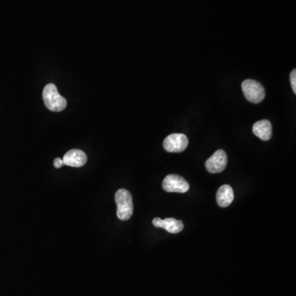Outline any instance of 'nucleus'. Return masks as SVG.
Instances as JSON below:
<instances>
[{
	"label": "nucleus",
	"instance_id": "nucleus-1",
	"mask_svg": "<svg viewBox=\"0 0 296 296\" xmlns=\"http://www.w3.org/2000/svg\"><path fill=\"white\" fill-rule=\"evenodd\" d=\"M42 96L45 106L51 111L60 112L66 108V99L58 93V89L53 83L45 86Z\"/></svg>",
	"mask_w": 296,
	"mask_h": 296
},
{
	"label": "nucleus",
	"instance_id": "nucleus-2",
	"mask_svg": "<svg viewBox=\"0 0 296 296\" xmlns=\"http://www.w3.org/2000/svg\"><path fill=\"white\" fill-rule=\"evenodd\" d=\"M117 204V217L121 221H128L133 213V204L131 193L126 189L121 188L115 193Z\"/></svg>",
	"mask_w": 296,
	"mask_h": 296
},
{
	"label": "nucleus",
	"instance_id": "nucleus-3",
	"mask_svg": "<svg viewBox=\"0 0 296 296\" xmlns=\"http://www.w3.org/2000/svg\"><path fill=\"white\" fill-rule=\"evenodd\" d=\"M242 90L246 99L252 103H260L266 95L265 89L261 83L255 80L247 79L242 83Z\"/></svg>",
	"mask_w": 296,
	"mask_h": 296
},
{
	"label": "nucleus",
	"instance_id": "nucleus-4",
	"mask_svg": "<svg viewBox=\"0 0 296 296\" xmlns=\"http://www.w3.org/2000/svg\"><path fill=\"white\" fill-rule=\"evenodd\" d=\"M162 187L168 193H184L188 192L189 185L185 178L178 175H169L165 178Z\"/></svg>",
	"mask_w": 296,
	"mask_h": 296
},
{
	"label": "nucleus",
	"instance_id": "nucleus-5",
	"mask_svg": "<svg viewBox=\"0 0 296 296\" xmlns=\"http://www.w3.org/2000/svg\"><path fill=\"white\" fill-rule=\"evenodd\" d=\"M188 145L187 136L183 133H173L166 138L163 143L165 150L168 152H182Z\"/></svg>",
	"mask_w": 296,
	"mask_h": 296
},
{
	"label": "nucleus",
	"instance_id": "nucleus-6",
	"mask_svg": "<svg viewBox=\"0 0 296 296\" xmlns=\"http://www.w3.org/2000/svg\"><path fill=\"white\" fill-rule=\"evenodd\" d=\"M227 155L223 150H217L206 162V168L210 173H221L227 166Z\"/></svg>",
	"mask_w": 296,
	"mask_h": 296
},
{
	"label": "nucleus",
	"instance_id": "nucleus-7",
	"mask_svg": "<svg viewBox=\"0 0 296 296\" xmlns=\"http://www.w3.org/2000/svg\"><path fill=\"white\" fill-rule=\"evenodd\" d=\"M152 224L155 227L163 228L171 234L181 232L184 229L182 221L175 218H166L165 220H162L159 217H156L152 221Z\"/></svg>",
	"mask_w": 296,
	"mask_h": 296
},
{
	"label": "nucleus",
	"instance_id": "nucleus-8",
	"mask_svg": "<svg viewBox=\"0 0 296 296\" xmlns=\"http://www.w3.org/2000/svg\"><path fill=\"white\" fill-rule=\"evenodd\" d=\"M88 156L84 151L73 149L64 155L63 162L65 166L71 167H82L87 163Z\"/></svg>",
	"mask_w": 296,
	"mask_h": 296
},
{
	"label": "nucleus",
	"instance_id": "nucleus-9",
	"mask_svg": "<svg viewBox=\"0 0 296 296\" xmlns=\"http://www.w3.org/2000/svg\"><path fill=\"white\" fill-rule=\"evenodd\" d=\"M253 132L258 138L263 141H268L273 135L272 124L267 119H262L258 121L253 126Z\"/></svg>",
	"mask_w": 296,
	"mask_h": 296
},
{
	"label": "nucleus",
	"instance_id": "nucleus-10",
	"mask_svg": "<svg viewBox=\"0 0 296 296\" xmlns=\"http://www.w3.org/2000/svg\"><path fill=\"white\" fill-rule=\"evenodd\" d=\"M217 204L221 207H227L234 201V191L231 186L222 185L217 193Z\"/></svg>",
	"mask_w": 296,
	"mask_h": 296
},
{
	"label": "nucleus",
	"instance_id": "nucleus-11",
	"mask_svg": "<svg viewBox=\"0 0 296 296\" xmlns=\"http://www.w3.org/2000/svg\"><path fill=\"white\" fill-rule=\"evenodd\" d=\"M291 88L293 90L294 93L296 94V70L294 69L291 74Z\"/></svg>",
	"mask_w": 296,
	"mask_h": 296
},
{
	"label": "nucleus",
	"instance_id": "nucleus-12",
	"mask_svg": "<svg viewBox=\"0 0 296 296\" xmlns=\"http://www.w3.org/2000/svg\"><path fill=\"white\" fill-rule=\"evenodd\" d=\"M54 166H55L56 169H59V168H61L63 166H64L63 159L56 158V160L54 161Z\"/></svg>",
	"mask_w": 296,
	"mask_h": 296
}]
</instances>
